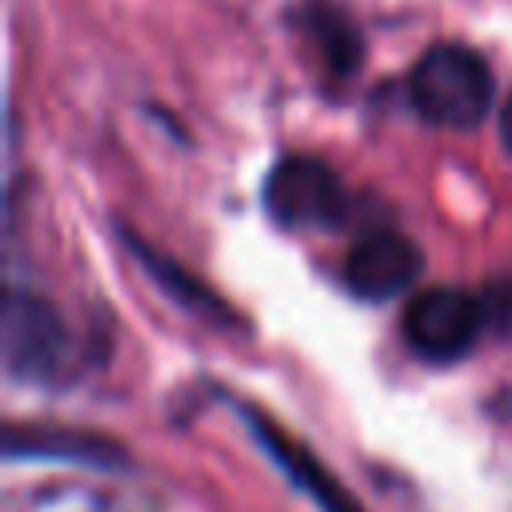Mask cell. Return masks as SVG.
<instances>
[{"label":"cell","instance_id":"cell-1","mask_svg":"<svg viewBox=\"0 0 512 512\" xmlns=\"http://www.w3.org/2000/svg\"><path fill=\"white\" fill-rule=\"evenodd\" d=\"M412 104L428 124L472 128L492 104V72L464 44H436L412 68Z\"/></svg>","mask_w":512,"mask_h":512},{"label":"cell","instance_id":"cell-2","mask_svg":"<svg viewBox=\"0 0 512 512\" xmlns=\"http://www.w3.org/2000/svg\"><path fill=\"white\" fill-rule=\"evenodd\" d=\"M264 208L284 228H332L348 212L340 176L316 156H284L264 184Z\"/></svg>","mask_w":512,"mask_h":512},{"label":"cell","instance_id":"cell-3","mask_svg":"<svg viewBox=\"0 0 512 512\" xmlns=\"http://www.w3.org/2000/svg\"><path fill=\"white\" fill-rule=\"evenodd\" d=\"M484 308L464 288H428L404 312V340L428 360H452L480 336Z\"/></svg>","mask_w":512,"mask_h":512},{"label":"cell","instance_id":"cell-4","mask_svg":"<svg viewBox=\"0 0 512 512\" xmlns=\"http://www.w3.org/2000/svg\"><path fill=\"white\" fill-rule=\"evenodd\" d=\"M352 292L368 296V300H384L404 292L416 276H420V248L400 236V232H368L364 240L352 244L348 252V268H344Z\"/></svg>","mask_w":512,"mask_h":512},{"label":"cell","instance_id":"cell-5","mask_svg":"<svg viewBox=\"0 0 512 512\" xmlns=\"http://www.w3.org/2000/svg\"><path fill=\"white\" fill-rule=\"evenodd\" d=\"M4 348H8L12 372L44 376V372H52V368L64 360L68 336H64V328H60V320H56V312H52L48 304H40L36 296L12 292V300H8V336H4Z\"/></svg>","mask_w":512,"mask_h":512},{"label":"cell","instance_id":"cell-6","mask_svg":"<svg viewBox=\"0 0 512 512\" xmlns=\"http://www.w3.org/2000/svg\"><path fill=\"white\" fill-rule=\"evenodd\" d=\"M248 424H252V432L264 440V448L272 452V460L288 472V480H296V484L320 504V512H360V504H356V500H352V496H348V492H344V488H340V484H336V480H332V476H328V472H324V468H320L296 440H288L280 428H272L260 412H248Z\"/></svg>","mask_w":512,"mask_h":512},{"label":"cell","instance_id":"cell-7","mask_svg":"<svg viewBox=\"0 0 512 512\" xmlns=\"http://www.w3.org/2000/svg\"><path fill=\"white\" fill-rule=\"evenodd\" d=\"M308 24H312V36H316V44L324 48V60L332 64V68H340V72H348V68H356V60H360V40H356V28L340 16V12H328L324 4L308 16Z\"/></svg>","mask_w":512,"mask_h":512},{"label":"cell","instance_id":"cell-8","mask_svg":"<svg viewBox=\"0 0 512 512\" xmlns=\"http://www.w3.org/2000/svg\"><path fill=\"white\" fill-rule=\"evenodd\" d=\"M500 132H504V144H508V152H512V100L504 104V116H500Z\"/></svg>","mask_w":512,"mask_h":512}]
</instances>
